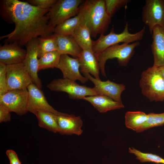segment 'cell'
I'll use <instances>...</instances> for the list:
<instances>
[{"instance_id":"6da1fadb","label":"cell","mask_w":164,"mask_h":164,"mask_svg":"<svg viewBox=\"0 0 164 164\" xmlns=\"http://www.w3.org/2000/svg\"><path fill=\"white\" fill-rule=\"evenodd\" d=\"M49 9H42L27 2L19 0L0 1L1 17L8 23L14 24L11 32L0 36L5 43H15L21 46L32 40L51 34L55 27L49 23Z\"/></svg>"},{"instance_id":"7a4b0ae2","label":"cell","mask_w":164,"mask_h":164,"mask_svg":"<svg viewBox=\"0 0 164 164\" xmlns=\"http://www.w3.org/2000/svg\"><path fill=\"white\" fill-rule=\"evenodd\" d=\"M78 13L94 38L104 34L111 22V17L106 11L105 0H86L80 6Z\"/></svg>"},{"instance_id":"3957f363","label":"cell","mask_w":164,"mask_h":164,"mask_svg":"<svg viewBox=\"0 0 164 164\" xmlns=\"http://www.w3.org/2000/svg\"><path fill=\"white\" fill-rule=\"evenodd\" d=\"M139 85L143 94L151 101H164V79L157 67H150L143 72Z\"/></svg>"},{"instance_id":"277c9868","label":"cell","mask_w":164,"mask_h":164,"mask_svg":"<svg viewBox=\"0 0 164 164\" xmlns=\"http://www.w3.org/2000/svg\"><path fill=\"white\" fill-rule=\"evenodd\" d=\"M145 29L144 26L138 32L131 33L128 31V23H126L123 31L117 34L115 33L113 27L108 34L101 35L96 40L93 41L92 50L98 56L107 48L120 43L129 44L138 41L143 39Z\"/></svg>"},{"instance_id":"5b68a950","label":"cell","mask_w":164,"mask_h":164,"mask_svg":"<svg viewBox=\"0 0 164 164\" xmlns=\"http://www.w3.org/2000/svg\"><path fill=\"white\" fill-rule=\"evenodd\" d=\"M140 44L139 41L130 44L124 43L120 45H113L105 49L98 56L102 75L106 77L105 65L106 61L109 59L116 58L120 65L126 66L134 53L135 49Z\"/></svg>"},{"instance_id":"8992f818","label":"cell","mask_w":164,"mask_h":164,"mask_svg":"<svg viewBox=\"0 0 164 164\" xmlns=\"http://www.w3.org/2000/svg\"><path fill=\"white\" fill-rule=\"evenodd\" d=\"M82 0H58L49 10L47 15L49 23L55 27L65 20L77 15Z\"/></svg>"},{"instance_id":"52a82bcc","label":"cell","mask_w":164,"mask_h":164,"mask_svg":"<svg viewBox=\"0 0 164 164\" xmlns=\"http://www.w3.org/2000/svg\"><path fill=\"white\" fill-rule=\"evenodd\" d=\"M47 87L52 91L66 92L69 98L73 99H83L86 97L98 94L93 88L80 85L75 81L63 78L52 80Z\"/></svg>"},{"instance_id":"ba28073f","label":"cell","mask_w":164,"mask_h":164,"mask_svg":"<svg viewBox=\"0 0 164 164\" xmlns=\"http://www.w3.org/2000/svg\"><path fill=\"white\" fill-rule=\"evenodd\" d=\"M142 19L151 34L156 26L164 28V0H145Z\"/></svg>"},{"instance_id":"9c48e42d","label":"cell","mask_w":164,"mask_h":164,"mask_svg":"<svg viewBox=\"0 0 164 164\" xmlns=\"http://www.w3.org/2000/svg\"><path fill=\"white\" fill-rule=\"evenodd\" d=\"M28 96L27 89L9 91L0 95V104L5 106L10 112L22 116L28 112Z\"/></svg>"},{"instance_id":"30bf717a","label":"cell","mask_w":164,"mask_h":164,"mask_svg":"<svg viewBox=\"0 0 164 164\" xmlns=\"http://www.w3.org/2000/svg\"><path fill=\"white\" fill-rule=\"evenodd\" d=\"M6 80L8 91L27 89L33 83L23 63L7 65Z\"/></svg>"},{"instance_id":"8fae6325","label":"cell","mask_w":164,"mask_h":164,"mask_svg":"<svg viewBox=\"0 0 164 164\" xmlns=\"http://www.w3.org/2000/svg\"><path fill=\"white\" fill-rule=\"evenodd\" d=\"M28 92L27 110L35 115L39 111H46L56 115H64V113L55 110L47 102L41 89L32 83L27 88Z\"/></svg>"},{"instance_id":"7c38bea8","label":"cell","mask_w":164,"mask_h":164,"mask_svg":"<svg viewBox=\"0 0 164 164\" xmlns=\"http://www.w3.org/2000/svg\"><path fill=\"white\" fill-rule=\"evenodd\" d=\"M88 80L94 85V89L98 94L107 96L115 101L122 103L121 95L125 89V86L122 84H119L108 80L102 81L97 79L88 73H83Z\"/></svg>"},{"instance_id":"4fadbf2b","label":"cell","mask_w":164,"mask_h":164,"mask_svg":"<svg viewBox=\"0 0 164 164\" xmlns=\"http://www.w3.org/2000/svg\"><path fill=\"white\" fill-rule=\"evenodd\" d=\"M38 44V38L32 40L26 44L25 46L26 55L22 63L30 75L33 83L41 89L42 84L38 74L39 71Z\"/></svg>"},{"instance_id":"5bb4252c","label":"cell","mask_w":164,"mask_h":164,"mask_svg":"<svg viewBox=\"0 0 164 164\" xmlns=\"http://www.w3.org/2000/svg\"><path fill=\"white\" fill-rule=\"evenodd\" d=\"M56 68L61 71L63 78L74 81L78 80L83 84L88 81L80 73V64L78 58H72L68 55L62 54Z\"/></svg>"},{"instance_id":"9a60e30c","label":"cell","mask_w":164,"mask_h":164,"mask_svg":"<svg viewBox=\"0 0 164 164\" xmlns=\"http://www.w3.org/2000/svg\"><path fill=\"white\" fill-rule=\"evenodd\" d=\"M26 50L15 43H5L0 46V62L6 65L22 63Z\"/></svg>"},{"instance_id":"2e32d148","label":"cell","mask_w":164,"mask_h":164,"mask_svg":"<svg viewBox=\"0 0 164 164\" xmlns=\"http://www.w3.org/2000/svg\"><path fill=\"white\" fill-rule=\"evenodd\" d=\"M57 122L59 132L62 135L75 134L81 135L83 133L81 127L83 121L79 116L66 114L64 115H56Z\"/></svg>"},{"instance_id":"e0dca14e","label":"cell","mask_w":164,"mask_h":164,"mask_svg":"<svg viewBox=\"0 0 164 164\" xmlns=\"http://www.w3.org/2000/svg\"><path fill=\"white\" fill-rule=\"evenodd\" d=\"M152 42L151 47L154 57L153 67L164 66V28L156 26L152 33Z\"/></svg>"},{"instance_id":"ac0fdd59","label":"cell","mask_w":164,"mask_h":164,"mask_svg":"<svg viewBox=\"0 0 164 164\" xmlns=\"http://www.w3.org/2000/svg\"><path fill=\"white\" fill-rule=\"evenodd\" d=\"M78 58L80 64V71L81 73L91 74L95 78L100 79L99 77L100 70L98 56L92 50H82Z\"/></svg>"},{"instance_id":"d6986e66","label":"cell","mask_w":164,"mask_h":164,"mask_svg":"<svg viewBox=\"0 0 164 164\" xmlns=\"http://www.w3.org/2000/svg\"><path fill=\"white\" fill-rule=\"evenodd\" d=\"M83 100L91 103L94 108L101 113L124 107L122 103L115 101L107 96L100 94L87 96L84 97Z\"/></svg>"},{"instance_id":"ffe728a7","label":"cell","mask_w":164,"mask_h":164,"mask_svg":"<svg viewBox=\"0 0 164 164\" xmlns=\"http://www.w3.org/2000/svg\"><path fill=\"white\" fill-rule=\"evenodd\" d=\"M56 35L57 44V51L61 54H69L79 58L82 50L72 35Z\"/></svg>"},{"instance_id":"44dd1931","label":"cell","mask_w":164,"mask_h":164,"mask_svg":"<svg viewBox=\"0 0 164 164\" xmlns=\"http://www.w3.org/2000/svg\"><path fill=\"white\" fill-rule=\"evenodd\" d=\"M73 38L82 50H92L93 41L90 30L83 22L77 27L72 35Z\"/></svg>"},{"instance_id":"7402d4cb","label":"cell","mask_w":164,"mask_h":164,"mask_svg":"<svg viewBox=\"0 0 164 164\" xmlns=\"http://www.w3.org/2000/svg\"><path fill=\"white\" fill-rule=\"evenodd\" d=\"M148 117V114L142 111H127L125 116L126 126L138 132L146 122Z\"/></svg>"},{"instance_id":"603a6c76","label":"cell","mask_w":164,"mask_h":164,"mask_svg":"<svg viewBox=\"0 0 164 164\" xmlns=\"http://www.w3.org/2000/svg\"><path fill=\"white\" fill-rule=\"evenodd\" d=\"M82 22L79 14L73 18L67 19L56 26L53 32L55 34L62 35H72L77 27Z\"/></svg>"},{"instance_id":"cb8c5ba5","label":"cell","mask_w":164,"mask_h":164,"mask_svg":"<svg viewBox=\"0 0 164 164\" xmlns=\"http://www.w3.org/2000/svg\"><path fill=\"white\" fill-rule=\"evenodd\" d=\"M35 115L38 120L39 125L54 133L59 132V129L55 114L46 111H39Z\"/></svg>"},{"instance_id":"d4e9b609","label":"cell","mask_w":164,"mask_h":164,"mask_svg":"<svg viewBox=\"0 0 164 164\" xmlns=\"http://www.w3.org/2000/svg\"><path fill=\"white\" fill-rule=\"evenodd\" d=\"M38 39L39 41L38 57L40 58L48 53L57 51V41L55 34L41 36Z\"/></svg>"},{"instance_id":"484cf974","label":"cell","mask_w":164,"mask_h":164,"mask_svg":"<svg viewBox=\"0 0 164 164\" xmlns=\"http://www.w3.org/2000/svg\"><path fill=\"white\" fill-rule=\"evenodd\" d=\"M61 55L57 51L43 55L38 59L39 71L41 70L56 68L59 63Z\"/></svg>"},{"instance_id":"4316f807","label":"cell","mask_w":164,"mask_h":164,"mask_svg":"<svg viewBox=\"0 0 164 164\" xmlns=\"http://www.w3.org/2000/svg\"><path fill=\"white\" fill-rule=\"evenodd\" d=\"M128 151L133 154L136 156V159L141 162H151L164 164V159L155 154L143 153L133 148H129Z\"/></svg>"},{"instance_id":"83f0119b","label":"cell","mask_w":164,"mask_h":164,"mask_svg":"<svg viewBox=\"0 0 164 164\" xmlns=\"http://www.w3.org/2000/svg\"><path fill=\"white\" fill-rule=\"evenodd\" d=\"M148 115L146 122L140 129L138 132L164 124V112L159 114L151 113L149 114Z\"/></svg>"},{"instance_id":"f1b7e54d","label":"cell","mask_w":164,"mask_h":164,"mask_svg":"<svg viewBox=\"0 0 164 164\" xmlns=\"http://www.w3.org/2000/svg\"><path fill=\"white\" fill-rule=\"evenodd\" d=\"M131 1L130 0H105L107 12L111 17L118 10Z\"/></svg>"},{"instance_id":"f546056e","label":"cell","mask_w":164,"mask_h":164,"mask_svg":"<svg viewBox=\"0 0 164 164\" xmlns=\"http://www.w3.org/2000/svg\"><path fill=\"white\" fill-rule=\"evenodd\" d=\"M7 65L0 62V95L4 94L8 91L6 80Z\"/></svg>"},{"instance_id":"4dcf8cb0","label":"cell","mask_w":164,"mask_h":164,"mask_svg":"<svg viewBox=\"0 0 164 164\" xmlns=\"http://www.w3.org/2000/svg\"><path fill=\"white\" fill-rule=\"evenodd\" d=\"M57 1V0H28L26 1L31 5L42 9H50Z\"/></svg>"},{"instance_id":"1f68e13d","label":"cell","mask_w":164,"mask_h":164,"mask_svg":"<svg viewBox=\"0 0 164 164\" xmlns=\"http://www.w3.org/2000/svg\"><path fill=\"white\" fill-rule=\"evenodd\" d=\"M9 111L4 106L0 104V123L6 122L11 120Z\"/></svg>"},{"instance_id":"d6a6232c","label":"cell","mask_w":164,"mask_h":164,"mask_svg":"<svg viewBox=\"0 0 164 164\" xmlns=\"http://www.w3.org/2000/svg\"><path fill=\"white\" fill-rule=\"evenodd\" d=\"M6 153L9 160L10 164H21L16 152L12 149L6 151Z\"/></svg>"},{"instance_id":"836d02e7","label":"cell","mask_w":164,"mask_h":164,"mask_svg":"<svg viewBox=\"0 0 164 164\" xmlns=\"http://www.w3.org/2000/svg\"><path fill=\"white\" fill-rule=\"evenodd\" d=\"M157 68L164 79V66Z\"/></svg>"}]
</instances>
